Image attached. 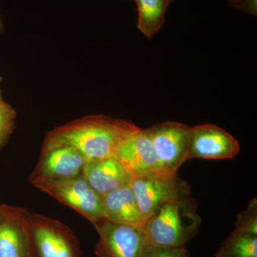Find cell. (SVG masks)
Instances as JSON below:
<instances>
[{"instance_id": "5", "label": "cell", "mask_w": 257, "mask_h": 257, "mask_svg": "<svg viewBox=\"0 0 257 257\" xmlns=\"http://www.w3.org/2000/svg\"><path fill=\"white\" fill-rule=\"evenodd\" d=\"M191 131L192 126L177 121L159 123L145 130L165 175H177L187 161Z\"/></svg>"}, {"instance_id": "12", "label": "cell", "mask_w": 257, "mask_h": 257, "mask_svg": "<svg viewBox=\"0 0 257 257\" xmlns=\"http://www.w3.org/2000/svg\"><path fill=\"white\" fill-rule=\"evenodd\" d=\"M82 177L96 192L104 197L107 193L130 185L133 177L115 157L89 161Z\"/></svg>"}, {"instance_id": "18", "label": "cell", "mask_w": 257, "mask_h": 257, "mask_svg": "<svg viewBox=\"0 0 257 257\" xmlns=\"http://www.w3.org/2000/svg\"><path fill=\"white\" fill-rule=\"evenodd\" d=\"M142 257H189L186 246L164 247L147 242Z\"/></svg>"}, {"instance_id": "21", "label": "cell", "mask_w": 257, "mask_h": 257, "mask_svg": "<svg viewBox=\"0 0 257 257\" xmlns=\"http://www.w3.org/2000/svg\"><path fill=\"white\" fill-rule=\"evenodd\" d=\"M5 25L4 22H3V18L0 16V32L4 31Z\"/></svg>"}, {"instance_id": "23", "label": "cell", "mask_w": 257, "mask_h": 257, "mask_svg": "<svg viewBox=\"0 0 257 257\" xmlns=\"http://www.w3.org/2000/svg\"><path fill=\"white\" fill-rule=\"evenodd\" d=\"M174 0H166V2H167V5H169V6H170L171 3H172V2H173Z\"/></svg>"}, {"instance_id": "8", "label": "cell", "mask_w": 257, "mask_h": 257, "mask_svg": "<svg viewBox=\"0 0 257 257\" xmlns=\"http://www.w3.org/2000/svg\"><path fill=\"white\" fill-rule=\"evenodd\" d=\"M114 157L124 166L133 179L168 176L161 168L145 130L137 125L135 124L120 143Z\"/></svg>"}, {"instance_id": "7", "label": "cell", "mask_w": 257, "mask_h": 257, "mask_svg": "<svg viewBox=\"0 0 257 257\" xmlns=\"http://www.w3.org/2000/svg\"><path fill=\"white\" fill-rule=\"evenodd\" d=\"M97 232L96 257H142L147 243L143 229L106 219L94 225Z\"/></svg>"}, {"instance_id": "11", "label": "cell", "mask_w": 257, "mask_h": 257, "mask_svg": "<svg viewBox=\"0 0 257 257\" xmlns=\"http://www.w3.org/2000/svg\"><path fill=\"white\" fill-rule=\"evenodd\" d=\"M239 142L224 130L211 124L192 126L187 161L225 160L239 154Z\"/></svg>"}, {"instance_id": "6", "label": "cell", "mask_w": 257, "mask_h": 257, "mask_svg": "<svg viewBox=\"0 0 257 257\" xmlns=\"http://www.w3.org/2000/svg\"><path fill=\"white\" fill-rule=\"evenodd\" d=\"M130 187L145 222L165 203L190 194L188 184L177 175L134 178Z\"/></svg>"}, {"instance_id": "4", "label": "cell", "mask_w": 257, "mask_h": 257, "mask_svg": "<svg viewBox=\"0 0 257 257\" xmlns=\"http://www.w3.org/2000/svg\"><path fill=\"white\" fill-rule=\"evenodd\" d=\"M34 187L77 211L93 225L106 219L102 196L87 183L82 175L65 180L42 182Z\"/></svg>"}, {"instance_id": "10", "label": "cell", "mask_w": 257, "mask_h": 257, "mask_svg": "<svg viewBox=\"0 0 257 257\" xmlns=\"http://www.w3.org/2000/svg\"><path fill=\"white\" fill-rule=\"evenodd\" d=\"M28 211L3 204L0 209V257H34Z\"/></svg>"}, {"instance_id": "13", "label": "cell", "mask_w": 257, "mask_h": 257, "mask_svg": "<svg viewBox=\"0 0 257 257\" xmlns=\"http://www.w3.org/2000/svg\"><path fill=\"white\" fill-rule=\"evenodd\" d=\"M103 202L107 220L143 229L145 221L130 184L107 193L103 197Z\"/></svg>"}, {"instance_id": "2", "label": "cell", "mask_w": 257, "mask_h": 257, "mask_svg": "<svg viewBox=\"0 0 257 257\" xmlns=\"http://www.w3.org/2000/svg\"><path fill=\"white\" fill-rule=\"evenodd\" d=\"M201 218L197 204L189 196L165 203L145 222L147 242L164 247H180L197 234Z\"/></svg>"}, {"instance_id": "15", "label": "cell", "mask_w": 257, "mask_h": 257, "mask_svg": "<svg viewBox=\"0 0 257 257\" xmlns=\"http://www.w3.org/2000/svg\"><path fill=\"white\" fill-rule=\"evenodd\" d=\"M215 257H257V235L233 231L221 243Z\"/></svg>"}, {"instance_id": "17", "label": "cell", "mask_w": 257, "mask_h": 257, "mask_svg": "<svg viewBox=\"0 0 257 257\" xmlns=\"http://www.w3.org/2000/svg\"><path fill=\"white\" fill-rule=\"evenodd\" d=\"M17 112L14 108L0 101V150L8 143L14 131Z\"/></svg>"}, {"instance_id": "14", "label": "cell", "mask_w": 257, "mask_h": 257, "mask_svg": "<svg viewBox=\"0 0 257 257\" xmlns=\"http://www.w3.org/2000/svg\"><path fill=\"white\" fill-rule=\"evenodd\" d=\"M138 10V28L147 38H152L163 27L169 5L166 0H134Z\"/></svg>"}, {"instance_id": "1", "label": "cell", "mask_w": 257, "mask_h": 257, "mask_svg": "<svg viewBox=\"0 0 257 257\" xmlns=\"http://www.w3.org/2000/svg\"><path fill=\"white\" fill-rule=\"evenodd\" d=\"M135 124L103 114L89 115L57 126L47 133L41 150L68 146L89 161L114 157L115 152Z\"/></svg>"}, {"instance_id": "16", "label": "cell", "mask_w": 257, "mask_h": 257, "mask_svg": "<svg viewBox=\"0 0 257 257\" xmlns=\"http://www.w3.org/2000/svg\"><path fill=\"white\" fill-rule=\"evenodd\" d=\"M234 231L257 235V201L251 199L245 210L237 216Z\"/></svg>"}, {"instance_id": "22", "label": "cell", "mask_w": 257, "mask_h": 257, "mask_svg": "<svg viewBox=\"0 0 257 257\" xmlns=\"http://www.w3.org/2000/svg\"><path fill=\"white\" fill-rule=\"evenodd\" d=\"M1 82H2V78H1V77H0V101L3 100V96H2Z\"/></svg>"}, {"instance_id": "9", "label": "cell", "mask_w": 257, "mask_h": 257, "mask_svg": "<svg viewBox=\"0 0 257 257\" xmlns=\"http://www.w3.org/2000/svg\"><path fill=\"white\" fill-rule=\"evenodd\" d=\"M88 162L80 152L68 146H56L41 150L40 160L29 176L30 184L75 178L82 175Z\"/></svg>"}, {"instance_id": "24", "label": "cell", "mask_w": 257, "mask_h": 257, "mask_svg": "<svg viewBox=\"0 0 257 257\" xmlns=\"http://www.w3.org/2000/svg\"><path fill=\"white\" fill-rule=\"evenodd\" d=\"M3 204L2 203H0V209H1L2 207H3Z\"/></svg>"}, {"instance_id": "19", "label": "cell", "mask_w": 257, "mask_h": 257, "mask_svg": "<svg viewBox=\"0 0 257 257\" xmlns=\"http://www.w3.org/2000/svg\"><path fill=\"white\" fill-rule=\"evenodd\" d=\"M236 10L256 16L257 0H242Z\"/></svg>"}, {"instance_id": "3", "label": "cell", "mask_w": 257, "mask_h": 257, "mask_svg": "<svg viewBox=\"0 0 257 257\" xmlns=\"http://www.w3.org/2000/svg\"><path fill=\"white\" fill-rule=\"evenodd\" d=\"M34 257H83L75 234L57 219L28 213Z\"/></svg>"}, {"instance_id": "20", "label": "cell", "mask_w": 257, "mask_h": 257, "mask_svg": "<svg viewBox=\"0 0 257 257\" xmlns=\"http://www.w3.org/2000/svg\"><path fill=\"white\" fill-rule=\"evenodd\" d=\"M241 1H242V0H228V3H229V5L231 8L236 9L238 5L241 3Z\"/></svg>"}]
</instances>
